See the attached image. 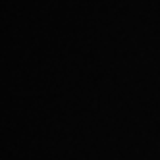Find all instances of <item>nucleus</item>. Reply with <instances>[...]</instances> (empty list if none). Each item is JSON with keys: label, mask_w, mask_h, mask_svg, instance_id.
Returning <instances> with one entry per match:
<instances>
[]
</instances>
